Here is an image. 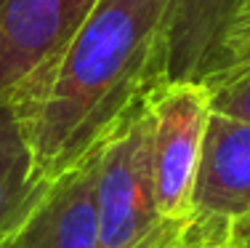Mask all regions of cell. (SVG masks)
I'll return each mask as SVG.
<instances>
[{
    "label": "cell",
    "instance_id": "9",
    "mask_svg": "<svg viewBox=\"0 0 250 248\" xmlns=\"http://www.w3.org/2000/svg\"><path fill=\"white\" fill-rule=\"evenodd\" d=\"M210 93V110L218 115L250 120V62L242 67L221 75L218 80L208 83Z\"/></svg>",
    "mask_w": 250,
    "mask_h": 248
},
{
    "label": "cell",
    "instance_id": "1",
    "mask_svg": "<svg viewBox=\"0 0 250 248\" xmlns=\"http://www.w3.org/2000/svg\"><path fill=\"white\" fill-rule=\"evenodd\" d=\"M165 80L157 0H96L56 62L11 99L38 176L53 181L93 155Z\"/></svg>",
    "mask_w": 250,
    "mask_h": 248
},
{
    "label": "cell",
    "instance_id": "7",
    "mask_svg": "<svg viewBox=\"0 0 250 248\" xmlns=\"http://www.w3.org/2000/svg\"><path fill=\"white\" fill-rule=\"evenodd\" d=\"M168 80H202L242 0H157Z\"/></svg>",
    "mask_w": 250,
    "mask_h": 248
},
{
    "label": "cell",
    "instance_id": "5",
    "mask_svg": "<svg viewBox=\"0 0 250 248\" xmlns=\"http://www.w3.org/2000/svg\"><path fill=\"white\" fill-rule=\"evenodd\" d=\"M250 214V120L210 112L192 200V224L226 232Z\"/></svg>",
    "mask_w": 250,
    "mask_h": 248
},
{
    "label": "cell",
    "instance_id": "8",
    "mask_svg": "<svg viewBox=\"0 0 250 248\" xmlns=\"http://www.w3.org/2000/svg\"><path fill=\"white\" fill-rule=\"evenodd\" d=\"M48 187L51 181L35 171L32 147L16 104L0 102V248H11Z\"/></svg>",
    "mask_w": 250,
    "mask_h": 248
},
{
    "label": "cell",
    "instance_id": "2",
    "mask_svg": "<svg viewBox=\"0 0 250 248\" xmlns=\"http://www.w3.org/2000/svg\"><path fill=\"white\" fill-rule=\"evenodd\" d=\"M99 246L101 248H181L192 224L160 211L152 176V117L146 104L106 136L99 152Z\"/></svg>",
    "mask_w": 250,
    "mask_h": 248
},
{
    "label": "cell",
    "instance_id": "11",
    "mask_svg": "<svg viewBox=\"0 0 250 248\" xmlns=\"http://www.w3.org/2000/svg\"><path fill=\"white\" fill-rule=\"evenodd\" d=\"M226 240L231 248H250V214L240 216L237 222L229 224L226 229Z\"/></svg>",
    "mask_w": 250,
    "mask_h": 248
},
{
    "label": "cell",
    "instance_id": "10",
    "mask_svg": "<svg viewBox=\"0 0 250 248\" xmlns=\"http://www.w3.org/2000/svg\"><path fill=\"white\" fill-rule=\"evenodd\" d=\"M181 248H231V246H229V240H226V232H221V229L192 224V227H189V238Z\"/></svg>",
    "mask_w": 250,
    "mask_h": 248
},
{
    "label": "cell",
    "instance_id": "6",
    "mask_svg": "<svg viewBox=\"0 0 250 248\" xmlns=\"http://www.w3.org/2000/svg\"><path fill=\"white\" fill-rule=\"evenodd\" d=\"M99 152L101 147L51 181L11 248H101L96 203Z\"/></svg>",
    "mask_w": 250,
    "mask_h": 248
},
{
    "label": "cell",
    "instance_id": "3",
    "mask_svg": "<svg viewBox=\"0 0 250 248\" xmlns=\"http://www.w3.org/2000/svg\"><path fill=\"white\" fill-rule=\"evenodd\" d=\"M152 117L154 198L168 219L192 224V200L202 158L210 93L197 80H165L144 96Z\"/></svg>",
    "mask_w": 250,
    "mask_h": 248
},
{
    "label": "cell",
    "instance_id": "4",
    "mask_svg": "<svg viewBox=\"0 0 250 248\" xmlns=\"http://www.w3.org/2000/svg\"><path fill=\"white\" fill-rule=\"evenodd\" d=\"M96 0H0V102L56 62Z\"/></svg>",
    "mask_w": 250,
    "mask_h": 248
}]
</instances>
